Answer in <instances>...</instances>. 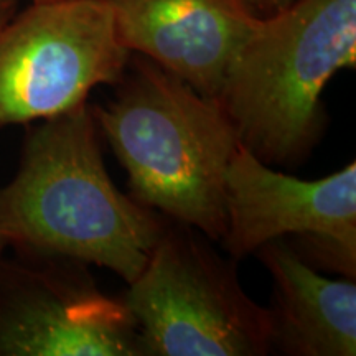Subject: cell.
Instances as JSON below:
<instances>
[{"mask_svg": "<svg viewBox=\"0 0 356 356\" xmlns=\"http://www.w3.org/2000/svg\"><path fill=\"white\" fill-rule=\"evenodd\" d=\"M165 225L124 195L104 167L88 102L26 134L19 170L0 186V241L29 256L113 270L132 284Z\"/></svg>", "mask_w": 356, "mask_h": 356, "instance_id": "6da1fadb", "label": "cell"}, {"mask_svg": "<svg viewBox=\"0 0 356 356\" xmlns=\"http://www.w3.org/2000/svg\"><path fill=\"white\" fill-rule=\"evenodd\" d=\"M92 115L127 172L132 198L221 239L226 173L239 145L221 104L140 56Z\"/></svg>", "mask_w": 356, "mask_h": 356, "instance_id": "7a4b0ae2", "label": "cell"}, {"mask_svg": "<svg viewBox=\"0 0 356 356\" xmlns=\"http://www.w3.org/2000/svg\"><path fill=\"white\" fill-rule=\"evenodd\" d=\"M356 65V0H296L259 20L218 102L239 144L266 163L292 165L325 126L322 95Z\"/></svg>", "mask_w": 356, "mask_h": 356, "instance_id": "3957f363", "label": "cell"}, {"mask_svg": "<svg viewBox=\"0 0 356 356\" xmlns=\"http://www.w3.org/2000/svg\"><path fill=\"white\" fill-rule=\"evenodd\" d=\"M122 300L142 356H262L274 348L270 310L190 231L165 228Z\"/></svg>", "mask_w": 356, "mask_h": 356, "instance_id": "277c9868", "label": "cell"}, {"mask_svg": "<svg viewBox=\"0 0 356 356\" xmlns=\"http://www.w3.org/2000/svg\"><path fill=\"white\" fill-rule=\"evenodd\" d=\"M131 58L109 0H32L0 32V127L78 108Z\"/></svg>", "mask_w": 356, "mask_h": 356, "instance_id": "5b68a950", "label": "cell"}, {"mask_svg": "<svg viewBox=\"0 0 356 356\" xmlns=\"http://www.w3.org/2000/svg\"><path fill=\"white\" fill-rule=\"evenodd\" d=\"M286 236L299 238L314 259L355 279L356 163L302 180L274 170L239 144L226 173L222 246L238 261Z\"/></svg>", "mask_w": 356, "mask_h": 356, "instance_id": "8992f818", "label": "cell"}, {"mask_svg": "<svg viewBox=\"0 0 356 356\" xmlns=\"http://www.w3.org/2000/svg\"><path fill=\"white\" fill-rule=\"evenodd\" d=\"M0 254V356H142L126 302L106 296L81 262Z\"/></svg>", "mask_w": 356, "mask_h": 356, "instance_id": "52a82bcc", "label": "cell"}, {"mask_svg": "<svg viewBox=\"0 0 356 356\" xmlns=\"http://www.w3.org/2000/svg\"><path fill=\"white\" fill-rule=\"evenodd\" d=\"M122 43L218 99L261 17L249 0H109Z\"/></svg>", "mask_w": 356, "mask_h": 356, "instance_id": "ba28073f", "label": "cell"}, {"mask_svg": "<svg viewBox=\"0 0 356 356\" xmlns=\"http://www.w3.org/2000/svg\"><path fill=\"white\" fill-rule=\"evenodd\" d=\"M256 254L274 280V348L297 356H355V279L325 277L280 239Z\"/></svg>", "mask_w": 356, "mask_h": 356, "instance_id": "9c48e42d", "label": "cell"}, {"mask_svg": "<svg viewBox=\"0 0 356 356\" xmlns=\"http://www.w3.org/2000/svg\"><path fill=\"white\" fill-rule=\"evenodd\" d=\"M19 2L20 0H0V32L8 24V20L17 13Z\"/></svg>", "mask_w": 356, "mask_h": 356, "instance_id": "30bf717a", "label": "cell"}, {"mask_svg": "<svg viewBox=\"0 0 356 356\" xmlns=\"http://www.w3.org/2000/svg\"><path fill=\"white\" fill-rule=\"evenodd\" d=\"M251 3H254L262 10H267V12H275L279 10V8L282 7H287L289 3L296 2V0H249Z\"/></svg>", "mask_w": 356, "mask_h": 356, "instance_id": "8fae6325", "label": "cell"}, {"mask_svg": "<svg viewBox=\"0 0 356 356\" xmlns=\"http://www.w3.org/2000/svg\"><path fill=\"white\" fill-rule=\"evenodd\" d=\"M3 249H6V244L0 241V254H2V252H3Z\"/></svg>", "mask_w": 356, "mask_h": 356, "instance_id": "7c38bea8", "label": "cell"}]
</instances>
